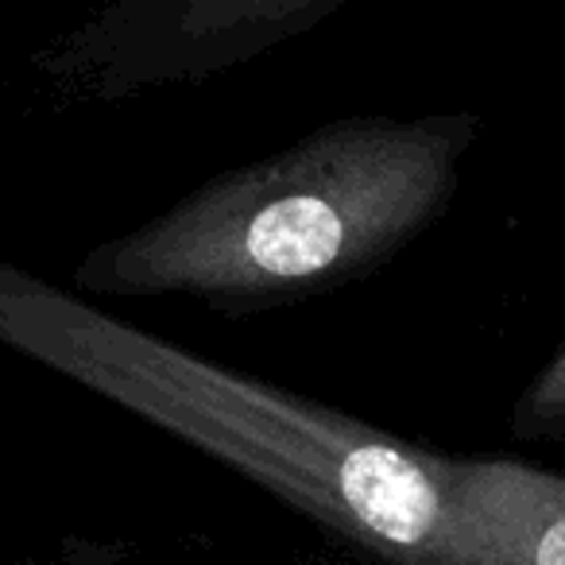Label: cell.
<instances>
[{"instance_id": "6da1fadb", "label": "cell", "mask_w": 565, "mask_h": 565, "mask_svg": "<svg viewBox=\"0 0 565 565\" xmlns=\"http://www.w3.org/2000/svg\"><path fill=\"white\" fill-rule=\"evenodd\" d=\"M0 345L190 441L387 565H480L454 457L225 369L0 259Z\"/></svg>"}, {"instance_id": "7a4b0ae2", "label": "cell", "mask_w": 565, "mask_h": 565, "mask_svg": "<svg viewBox=\"0 0 565 565\" xmlns=\"http://www.w3.org/2000/svg\"><path fill=\"white\" fill-rule=\"evenodd\" d=\"M477 136V113L326 120L89 248L74 287L94 299L179 295L225 315L338 291L449 210Z\"/></svg>"}, {"instance_id": "3957f363", "label": "cell", "mask_w": 565, "mask_h": 565, "mask_svg": "<svg viewBox=\"0 0 565 565\" xmlns=\"http://www.w3.org/2000/svg\"><path fill=\"white\" fill-rule=\"evenodd\" d=\"M349 0H105L35 51L32 66L63 102H125L198 86L315 32Z\"/></svg>"}, {"instance_id": "277c9868", "label": "cell", "mask_w": 565, "mask_h": 565, "mask_svg": "<svg viewBox=\"0 0 565 565\" xmlns=\"http://www.w3.org/2000/svg\"><path fill=\"white\" fill-rule=\"evenodd\" d=\"M480 565H565V472L515 457H454Z\"/></svg>"}, {"instance_id": "5b68a950", "label": "cell", "mask_w": 565, "mask_h": 565, "mask_svg": "<svg viewBox=\"0 0 565 565\" xmlns=\"http://www.w3.org/2000/svg\"><path fill=\"white\" fill-rule=\"evenodd\" d=\"M511 434L531 441L565 438V341L542 364L539 376L523 387L515 415H511Z\"/></svg>"}]
</instances>
